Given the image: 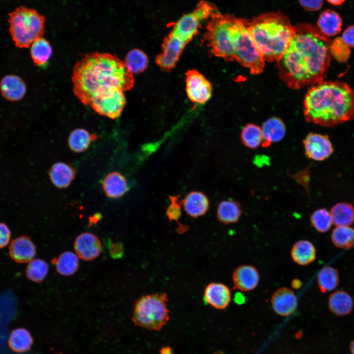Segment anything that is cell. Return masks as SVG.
I'll use <instances>...</instances> for the list:
<instances>
[{
  "mask_svg": "<svg viewBox=\"0 0 354 354\" xmlns=\"http://www.w3.org/2000/svg\"><path fill=\"white\" fill-rule=\"evenodd\" d=\"M293 28L291 41L276 66L280 79L297 89L323 81L332 58V40L312 24H299Z\"/></svg>",
  "mask_w": 354,
  "mask_h": 354,
  "instance_id": "cell-1",
  "label": "cell"
},
{
  "mask_svg": "<svg viewBox=\"0 0 354 354\" xmlns=\"http://www.w3.org/2000/svg\"><path fill=\"white\" fill-rule=\"evenodd\" d=\"M72 82L75 96L83 104L89 105L94 95L105 90H130L134 79L124 61L116 55L95 52L87 54L75 64Z\"/></svg>",
  "mask_w": 354,
  "mask_h": 354,
  "instance_id": "cell-2",
  "label": "cell"
},
{
  "mask_svg": "<svg viewBox=\"0 0 354 354\" xmlns=\"http://www.w3.org/2000/svg\"><path fill=\"white\" fill-rule=\"evenodd\" d=\"M305 119L334 127L354 118V90L339 81H322L310 88L303 107Z\"/></svg>",
  "mask_w": 354,
  "mask_h": 354,
  "instance_id": "cell-3",
  "label": "cell"
},
{
  "mask_svg": "<svg viewBox=\"0 0 354 354\" xmlns=\"http://www.w3.org/2000/svg\"><path fill=\"white\" fill-rule=\"evenodd\" d=\"M249 33L264 60L277 62L292 39L293 26L280 12L266 13L248 21Z\"/></svg>",
  "mask_w": 354,
  "mask_h": 354,
  "instance_id": "cell-4",
  "label": "cell"
},
{
  "mask_svg": "<svg viewBox=\"0 0 354 354\" xmlns=\"http://www.w3.org/2000/svg\"><path fill=\"white\" fill-rule=\"evenodd\" d=\"M8 15L9 32L17 47H29L34 41L42 37L45 18L36 10L20 6Z\"/></svg>",
  "mask_w": 354,
  "mask_h": 354,
  "instance_id": "cell-5",
  "label": "cell"
},
{
  "mask_svg": "<svg viewBox=\"0 0 354 354\" xmlns=\"http://www.w3.org/2000/svg\"><path fill=\"white\" fill-rule=\"evenodd\" d=\"M168 300L165 293L141 296L134 303L133 323L136 326L149 330H160L169 319Z\"/></svg>",
  "mask_w": 354,
  "mask_h": 354,
  "instance_id": "cell-6",
  "label": "cell"
},
{
  "mask_svg": "<svg viewBox=\"0 0 354 354\" xmlns=\"http://www.w3.org/2000/svg\"><path fill=\"white\" fill-rule=\"evenodd\" d=\"M125 104L123 91L118 88H111L94 95L90 105L99 115L116 119L121 115Z\"/></svg>",
  "mask_w": 354,
  "mask_h": 354,
  "instance_id": "cell-7",
  "label": "cell"
},
{
  "mask_svg": "<svg viewBox=\"0 0 354 354\" xmlns=\"http://www.w3.org/2000/svg\"><path fill=\"white\" fill-rule=\"evenodd\" d=\"M185 82L187 95L192 102L203 104L209 99L212 94V85L197 70H188Z\"/></svg>",
  "mask_w": 354,
  "mask_h": 354,
  "instance_id": "cell-8",
  "label": "cell"
},
{
  "mask_svg": "<svg viewBox=\"0 0 354 354\" xmlns=\"http://www.w3.org/2000/svg\"><path fill=\"white\" fill-rule=\"evenodd\" d=\"M305 154L309 159L321 161L328 158L334 148L327 135L310 132L303 141Z\"/></svg>",
  "mask_w": 354,
  "mask_h": 354,
  "instance_id": "cell-9",
  "label": "cell"
},
{
  "mask_svg": "<svg viewBox=\"0 0 354 354\" xmlns=\"http://www.w3.org/2000/svg\"><path fill=\"white\" fill-rule=\"evenodd\" d=\"M186 45L170 33L162 44V52L155 58L157 65L163 71L169 72L175 66Z\"/></svg>",
  "mask_w": 354,
  "mask_h": 354,
  "instance_id": "cell-10",
  "label": "cell"
},
{
  "mask_svg": "<svg viewBox=\"0 0 354 354\" xmlns=\"http://www.w3.org/2000/svg\"><path fill=\"white\" fill-rule=\"evenodd\" d=\"M76 255L80 259L90 261L99 256L101 252V243L95 235L82 233L75 238L74 243Z\"/></svg>",
  "mask_w": 354,
  "mask_h": 354,
  "instance_id": "cell-11",
  "label": "cell"
},
{
  "mask_svg": "<svg viewBox=\"0 0 354 354\" xmlns=\"http://www.w3.org/2000/svg\"><path fill=\"white\" fill-rule=\"evenodd\" d=\"M10 258L20 264L29 263L36 254V248L31 239L22 236L13 239L9 246Z\"/></svg>",
  "mask_w": 354,
  "mask_h": 354,
  "instance_id": "cell-12",
  "label": "cell"
},
{
  "mask_svg": "<svg viewBox=\"0 0 354 354\" xmlns=\"http://www.w3.org/2000/svg\"><path fill=\"white\" fill-rule=\"evenodd\" d=\"M271 303L274 311L282 316L293 314L297 306V300L295 294L286 287L279 288L273 294Z\"/></svg>",
  "mask_w": 354,
  "mask_h": 354,
  "instance_id": "cell-13",
  "label": "cell"
},
{
  "mask_svg": "<svg viewBox=\"0 0 354 354\" xmlns=\"http://www.w3.org/2000/svg\"><path fill=\"white\" fill-rule=\"evenodd\" d=\"M231 299L229 288L221 283L212 282L206 287L204 294L205 303L217 309H224Z\"/></svg>",
  "mask_w": 354,
  "mask_h": 354,
  "instance_id": "cell-14",
  "label": "cell"
},
{
  "mask_svg": "<svg viewBox=\"0 0 354 354\" xmlns=\"http://www.w3.org/2000/svg\"><path fill=\"white\" fill-rule=\"evenodd\" d=\"M232 279L237 289L248 292L254 290L258 286L260 276L255 267L251 265H242L234 270Z\"/></svg>",
  "mask_w": 354,
  "mask_h": 354,
  "instance_id": "cell-15",
  "label": "cell"
},
{
  "mask_svg": "<svg viewBox=\"0 0 354 354\" xmlns=\"http://www.w3.org/2000/svg\"><path fill=\"white\" fill-rule=\"evenodd\" d=\"M181 202L186 213L193 218L205 215L209 209V200L201 191H193L189 192Z\"/></svg>",
  "mask_w": 354,
  "mask_h": 354,
  "instance_id": "cell-16",
  "label": "cell"
},
{
  "mask_svg": "<svg viewBox=\"0 0 354 354\" xmlns=\"http://www.w3.org/2000/svg\"><path fill=\"white\" fill-rule=\"evenodd\" d=\"M27 90L24 81L15 75H7L0 82V91L2 96L10 101L22 99Z\"/></svg>",
  "mask_w": 354,
  "mask_h": 354,
  "instance_id": "cell-17",
  "label": "cell"
},
{
  "mask_svg": "<svg viewBox=\"0 0 354 354\" xmlns=\"http://www.w3.org/2000/svg\"><path fill=\"white\" fill-rule=\"evenodd\" d=\"M263 141L262 146L267 148L273 143L281 141L286 134V125L282 120L272 117L266 120L261 127Z\"/></svg>",
  "mask_w": 354,
  "mask_h": 354,
  "instance_id": "cell-18",
  "label": "cell"
},
{
  "mask_svg": "<svg viewBox=\"0 0 354 354\" xmlns=\"http://www.w3.org/2000/svg\"><path fill=\"white\" fill-rule=\"evenodd\" d=\"M102 186L107 196L112 199L121 197L128 190L126 178L118 172L108 174L103 180Z\"/></svg>",
  "mask_w": 354,
  "mask_h": 354,
  "instance_id": "cell-19",
  "label": "cell"
},
{
  "mask_svg": "<svg viewBox=\"0 0 354 354\" xmlns=\"http://www.w3.org/2000/svg\"><path fill=\"white\" fill-rule=\"evenodd\" d=\"M317 25L324 34L328 37H332L340 32L342 20L337 12L331 9H327L320 14Z\"/></svg>",
  "mask_w": 354,
  "mask_h": 354,
  "instance_id": "cell-20",
  "label": "cell"
},
{
  "mask_svg": "<svg viewBox=\"0 0 354 354\" xmlns=\"http://www.w3.org/2000/svg\"><path fill=\"white\" fill-rule=\"evenodd\" d=\"M75 174V171L71 166L61 162L54 164L49 171L52 182L60 189L67 187L74 180Z\"/></svg>",
  "mask_w": 354,
  "mask_h": 354,
  "instance_id": "cell-21",
  "label": "cell"
},
{
  "mask_svg": "<svg viewBox=\"0 0 354 354\" xmlns=\"http://www.w3.org/2000/svg\"><path fill=\"white\" fill-rule=\"evenodd\" d=\"M242 214L240 204L234 199L221 202L217 207L216 216L218 220L224 224L235 223Z\"/></svg>",
  "mask_w": 354,
  "mask_h": 354,
  "instance_id": "cell-22",
  "label": "cell"
},
{
  "mask_svg": "<svg viewBox=\"0 0 354 354\" xmlns=\"http://www.w3.org/2000/svg\"><path fill=\"white\" fill-rule=\"evenodd\" d=\"M328 307L334 314L343 316L349 314L353 308V300L351 295L344 291L332 293L328 300Z\"/></svg>",
  "mask_w": 354,
  "mask_h": 354,
  "instance_id": "cell-23",
  "label": "cell"
},
{
  "mask_svg": "<svg viewBox=\"0 0 354 354\" xmlns=\"http://www.w3.org/2000/svg\"><path fill=\"white\" fill-rule=\"evenodd\" d=\"M316 251L314 245L306 240H300L293 245L291 256L293 261L301 266H306L316 259Z\"/></svg>",
  "mask_w": 354,
  "mask_h": 354,
  "instance_id": "cell-24",
  "label": "cell"
},
{
  "mask_svg": "<svg viewBox=\"0 0 354 354\" xmlns=\"http://www.w3.org/2000/svg\"><path fill=\"white\" fill-rule=\"evenodd\" d=\"M33 339L30 333L23 327L13 329L10 333L8 340L9 348L17 353L28 352L31 348Z\"/></svg>",
  "mask_w": 354,
  "mask_h": 354,
  "instance_id": "cell-25",
  "label": "cell"
},
{
  "mask_svg": "<svg viewBox=\"0 0 354 354\" xmlns=\"http://www.w3.org/2000/svg\"><path fill=\"white\" fill-rule=\"evenodd\" d=\"M52 263L59 274L66 276L73 275L79 267V257L71 251L61 253L57 258L53 259Z\"/></svg>",
  "mask_w": 354,
  "mask_h": 354,
  "instance_id": "cell-26",
  "label": "cell"
},
{
  "mask_svg": "<svg viewBox=\"0 0 354 354\" xmlns=\"http://www.w3.org/2000/svg\"><path fill=\"white\" fill-rule=\"evenodd\" d=\"M332 223L336 226H349L354 222V207L348 203H339L330 211Z\"/></svg>",
  "mask_w": 354,
  "mask_h": 354,
  "instance_id": "cell-27",
  "label": "cell"
},
{
  "mask_svg": "<svg viewBox=\"0 0 354 354\" xmlns=\"http://www.w3.org/2000/svg\"><path fill=\"white\" fill-rule=\"evenodd\" d=\"M96 138L95 134H90L85 129L77 128L70 133L68 139V144L72 151L81 153L86 150L91 142Z\"/></svg>",
  "mask_w": 354,
  "mask_h": 354,
  "instance_id": "cell-28",
  "label": "cell"
},
{
  "mask_svg": "<svg viewBox=\"0 0 354 354\" xmlns=\"http://www.w3.org/2000/svg\"><path fill=\"white\" fill-rule=\"evenodd\" d=\"M50 43L41 37L34 41L30 48V56L34 64L41 66L47 63L52 55Z\"/></svg>",
  "mask_w": 354,
  "mask_h": 354,
  "instance_id": "cell-29",
  "label": "cell"
},
{
  "mask_svg": "<svg viewBox=\"0 0 354 354\" xmlns=\"http://www.w3.org/2000/svg\"><path fill=\"white\" fill-rule=\"evenodd\" d=\"M125 65L131 73H139L145 71L148 67V59L142 50L133 49L126 54L124 61Z\"/></svg>",
  "mask_w": 354,
  "mask_h": 354,
  "instance_id": "cell-30",
  "label": "cell"
},
{
  "mask_svg": "<svg viewBox=\"0 0 354 354\" xmlns=\"http://www.w3.org/2000/svg\"><path fill=\"white\" fill-rule=\"evenodd\" d=\"M240 139L245 147L253 149L258 148L263 141L261 127L253 123L247 124L242 129Z\"/></svg>",
  "mask_w": 354,
  "mask_h": 354,
  "instance_id": "cell-31",
  "label": "cell"
},
{
  "mask_svg": "<svg viewBox=\"0 0 354 354\" xmlns=\"http://www.w3.org/2000/svg\"><path fill=\"white\" fill-rule=\"evenodd\" d=\"M317 281L323 293L331 291L338 286L339 283L338 271L331 266H325L319 272Z\"/></svg>",
  "mask_w": 354,
  "mask_h": 354,
  "instance_id": "cell-32",
  "label": "cell"
},
{
  "mask_svg": "<svg viewBox=\"0 0 354 354\" xmlns=\"http://www.w3.org/2000/svg\"><path fill=\"white\" fill-rule=\"evenodd\" d=\"M331 239L337 247L350 249L354 245V229L349 226H336L332 230Z\"/></svg>",
  "mask_w": 354,
  "mask_h": 354,
  "instance_id": "cell-33",
  "label": "cell"
},
{
  "mask_svg": "<svg viewBox=\"0 0 354 354\" xmlns=\"http://www.w3.org/2000/svg\"><path fill=\"white\" fill-rule=\"evenodd\" d=\"M49 271L48 264L41 259H33L29 263L26 269V276L31 281L41 283Z\"/></svg>",
  "mask_w": 354,
  "mask_h": 354,
  "instance_id": "cell-34",
  "label": "cell"
},
{
  "mask_svg": "<svg viewBox=\"0 0 354 354\" xmlns=\"http://www.w3.org/2000/svg\"><path fill=\"white\" fill-rule=\"evenodd\" d=\"M310 222L317 231L322 233L327 232L332 224L330 212L324 208L314 211L310 216Z\"/></svg>",
  "mask_w": 354,
  "mask_h": 354,
  "instance_id": "cell-35",
  "label": "cell"
},
{
  "mask_svg": "<svg viewBox=\"0 0 354 354\" xmlns=\"http://www.w3.org/2000/svg\"><path fill=\"white\" fill-rule=\"evenodd\" d=\"M330 51L332 56L339 62L347 61L351 54L350 48L341 37H337L331 41Z\"/></svg>",
  "mask_w": 354,
  "mask_h": 354,
  "instance_id": "cell-36",
  "label": "cell"
},
{
  "mask_svg": "<svg viewBox=\"0 0 354 354\" xmlns=\"http://www.w3.org/2000/svg\"><path fill=\"white\" fill-rule=\"evenodd\" d=\"M179 196H170L171 204L166 210V215L170 221L178 220L181 216V201L179 200Z\"/></svg>",
  "mask_w": 354,
  "mask_h": 354,
  "instance_id": "cell-37",
  "label": "cell"
},
{
  "mask_svg": "<svg viewBox=\"0 0 354 354\" xmlns=\"http://www.w3.org/2000/svg\"><path fill=\"white\" fill-rule=\"evenodd\" d=\"M108 250L110 256L115 259L121 258L124 254L123 245L119 241L114 242L109 240Z\"/></svg>",
  "mask_w": 354,
  "mask_h": 354,
  "instance_id": "cell-38",
  "label": "cell"
},
{
  "mask_svg": "<svg viewBox=\"0 0 354 354\" xmlns=\"http://www.w3.org/2000/svg\"><path fill=\"white\" fill-rule=\"evenodd\" d=\"M324 0H299L300 4L306 10L316 11L320 10L323 5Z\"/></svg>",
  "mask_w": 354,
  "mask_h": 354,
  "instance_id": "cell-39",
  "label": "cell"
},
{
  "mask_svg": "<svg viewBox=\"0 0 354 354\" xmlns=\"http://www.w3.org/2000/svg\"><path fill=\"white\" fill-rule=\"evenodd\" d=\"M11 232L7 226L0 223V248L5 247L9 242Z\"/></svg>",
  "mask_w": 354,
  "mask_h": 354,
  "instance_id": "cell-40",
  "label": "cell"
},
{
  "mask_svg": "<svg viewBox=\"0 0 354 354\" xmlns=\"http://www.w3.org/2000/svg\"><path fill=\"white\" fill-rule=\"evenodd\" d=\"M341 37L350 48H354V25L347 27Z\"/></svg>",
  "mask_w": 354,
  "mask_h": 354,
  "instance_id": "cell-41",
  "label": "cell"
},
{
  "mask_svg": "<svg viewBox=\"0 0 354 354\" xmlns=\"http://www.w3.org/2000/svg\"><path fill=\"white\" fill-rule=\"evenodd\" d=\"M101 218V215L99 213H96L90 217L89 219V224L91 226L96 223Z\"/></svg>",
  "mask_w": 354,
  "mask_h": 354,
  "instance_id": "cell-42",
  "label": "cell"
},
{
  "mask_svg": "<svg viewBox=\"0 0 354 354\" xmlns=\"http://www.w3.org/2000/svg\"><path fill=\"white\" fill-rule=\"evenodd\" d=\"M291 284L293 288L298 289L301 287L302 282L299 279H295L292 281Z\"/></svg>",
  "mask_w": 354,
  "mask_h": 354,
  "instance_id": "cell-43",
  "label": "cell"
},
{
  "mask_svg": "<svg viewBox=\"0 0 354 354\" xmlns=\"http://www.w3.org/2000/svg\"><path fill=\"white\" fill-rule=\"evenodd\" d=\"M328 2L334 5H340L342 4L345 0H327Z\"/></svg>",
  "mask_w": 354,
  "mask_h": 354,
  "instance_id": "cell-44",
  "label": "cell"
},
{
  "mask_svg": "<svg viewBox=\"0 0 354 354\" xmlns=\"http://www.w3.org/2000/svg\"><path fill=\"white\" fill-rule=\"evenodd\" d=\"M350 350L351 354H354V339L351 342L350 345Z\"/></svg>",
  "mask_w": 354,
  "mask_h": 354,
  "instance_id": "cell-45",
  "label": "cell"
},
{
  "mask_svg": "<svg viewBox=\"0 0 354 354\" xmlns=\"http://www.w3.org/2000/svg\"></svg>",
  "mask_w": 354,
  "mask_h": 354,
  "instance_id": "cell-46",
  "label": "cell"
}]
</instances>
